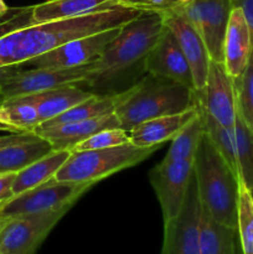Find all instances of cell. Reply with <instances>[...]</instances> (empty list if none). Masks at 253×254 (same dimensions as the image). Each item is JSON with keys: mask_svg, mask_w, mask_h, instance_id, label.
<instances>
[{"mask_svg": "<svg viewBox=\"0 0 253 254\" xmlns=\"http://www.w3.org/2000/svg\"><path fill=\"white\" fill-rule=\"evenodd\" d=\"M141 11L116 5L72 19L21 27L0 36V67L27 64L72 40L121 27Z\"/></svg>", "mask_w": 253, "mask_h": 254, "instance_id": "1", "label": "cell"}, {"mask_svg": "<svg viewBox=\"0 0 253 254\" xmlns=\"http://www.w3.org/2000/svg\"><path fill=\"white\" fill-rule=\"evenodd\" d=\"M163 29V16L155 11H141L133 20L122 25L79 87L104 88L121 79L136 64L144 67V60L158 41Z\"/></svg>", "mask_w": 253, "mask_h": 254, "instance_id": "2", "label": "cell"}, {"mask_svg": "<svg viewBox=\"0 0 253 254\" xmlns=\"http://www.w3.org/2000/svg\"><path fill=\"white\" fill-rule=\"evenodd\" d=\"M197 101L193 89L146 73L135 84L117 93L114 113L121 128L129 133L143 122L189 111L197 104Z\"/></svg>", "mask_w": 253, "mask_h": 254, "instance_id": "3", "label": "cell"}, {"mask_svg": "<svg viewBox=\"0 0 253 254\" xmlns=\"http://www.w3.org/2000/svg\"><path fill=\"white\" fill-rule=\"evenodd\" d=\"M193 174L201 205L218 223L237 228L240 179L206 133L193 158Z\"/></svg>", "mask_w": 253, "mask_h": 254, "instance_id": "4", "label": "cell"}, {"mask_svg": "<svg viewBox=\"0 0 253 254\" xmlns=\"http://www.w3.org/2000/svg\"><path fill=\"white\" fill-rule=\"evenodd\" d=\"M160 146L139 148L131 143L97 150L73 151L61 166L55 180L97 184L124 169L138 165Z\"/></svg>", "mask_w": 253, "mask_h": 254, "instance_id": "5", "label": "cell"}, {"mask_svg": "<svg viewBox=\"0 0 253 254\" xmlns=\"http://www.w3.org/2000/svg\"><path fill=\"white\" fill-rule=\"evenodd\" d=\"M93 185V183L57 181L52 178L47 183L12 196L10 200L1 203L0 221L72 207Z\"/></svg>", "mask_w": 253, "mask_h": 254, "instance_id": "6", "label": "cell"}, {"mask_svg": "<svg viewBox=\"0 0 253 254\" xmlns=\"http://www.w3.org/2000/svg\"><path fill=\"white\" fill-rule=\"evenodd\" d=\"M71 207L5 220L0 228V252L34 254Z\"/></svg>", "mask_w": 253, "mask_h": 254, "instance_id": "7", "label": "cell"}, {"mask_svg": "<svg viewBox=\"0 0 253 254\" xmlns=\"http://www.w3.org/2000/svg\"><path fill=\"white\" fill-rule=\"evenodd\" d=\"M94 61L77 67H35L32 69H21L10 77L0 89V101L40 93L59 87L79 84L93 69Z\"/></svg>", "mask_w": 253, "mask_h": 254, "instance_id": "8", "label": "cell"}, {"mask_svg": "<svg viewBox=\"0 0 253 254\" xmlns=\"http://www.w3.org/2000/svg\"><path fill=\"white\" fill-rule=\"evenodd\" d=\"M232 9V0H193L176 9L201 35L211 61L223 62V42Z\"/></svg>", "mask_w": 253, "mask_h": 254, "instance_id": "9", "label": "cell"}, {"mask_svg": "<svg viewBox=\"0 0 253 254\" xmlns=\"http://www.w3.org/2000/svg\"><path fill=\"white\" fill-rule=\"evenodd\" d=\"M200 216L201 201L195 174L192 173L180 213L164 223L161 254H201Z\"/></svg>", "mask_w": 253, "mask_h": 254, "instance_id": "10", "label": "cell"}, {"mask_svg": "<svg viewBox=\"0 0 253 254\" xmlns=\"http://www.w3.org/2000/svg\"><path fill=\"white\" fill-rule=\"evenodd\" d=\"M192 173L193 160H161L149 171V181L160 203L164 223L180 213Z\"/></svg>", "mask_w": 253, "mask_h": 254, "instance_id": "11", "label": "cell"}, {"mask_svg": "<svg viewBox=\"0 0 253 254\" xmlns=\"http://www.w3.org/2000/svg\"><path fill=\"white\" fill-rule=\"evenodd\" d=\"M196 93L208 116L223 127L233 128L237 117L236 86L223 62H210L205 87Z\"/></svg>", "mask_w": 253, "mask_h": 254, "instance_id": "12", "label": "cell"}, {"mask_svg": "<svg viewBox=\"0 0 253 254\" xmlns=\"http://www.w3.org/2000/svg\"><path fill=\"white\" fill-rule=\"evenodd\" d=\"M144 71L170 79L195 91L191 67L173 32L164 25L158 41L144 60Z\"/></svg>", "mask_w": 253, "mask_h": 254, "instance_id": "13", "label": "cell"}, {"mask_svg": "<svg viewBox=\"0 0 253 254\" xmlns=\"http://www.w3.org/2000/svg\"><path fill=\"white\" fill-rule=\"evenodd\" d=\"M121 27L97 32L89 36L72 40L52 51L30 60L27 64L34 67H77L96 61L107 45L118 34Z\"/></svg>", "mask_w": 253, "mask_h": 254, "instance_id": "14", "label": "cell"}, {"mask_svg": "<svg viewBox=\"0 0 253 254\" xmlns=\"http://www.w3.org/2000/svg\"><path fill=\"white\" fill-rule=\"evenodd\" d=\"M163 22L175 36L192 72L195 91H202L210 67V55L202 37L193 25L176 10L161 14Z\"/></svg>", "mask_w": 253, "mask_h": 254, "instance_id": "15", "label": "cell"}, {"mask_svg": "<svg viewBox=\"0 0 253 254\" xmlns=\"http://www.w3.org/2000/svg\"><path fill=\"white\" fill-rule=\"evenodd\" d=\"M253 35L243 11L233 6L223 42V64L233 79L240 78L250 61Z\"/></svg>", "mask_w": 253, "mask_h": 254, "instance_id": "16", "label": "cell"}, {"mask_svg": "<svg viewBox=\"0 0 253 254\" xmlns=\"http://www.w3.org/2000/svg\"><path fill=\"white\" fill-rule=\"evenodd\" d=\"M109 128H121V123L116 113L47 128L37 127L34 131L37 136L49 141L54 150L72 151V149L84 139L89 138L97 131Z\"/></svg>", "mask_w": 253, "mask_h": 254, "instance_id": "17", "label": "cell"}, {"mask_svg": "<svg viewBox=\"0 0 253 254\" xmlns=\"http://www.w3.org/2000/svg\"><path fill=\"white\" fill-rule=\"evenodd\" d=\"M198 98V97H197ZM198 109V101L193 108L183 113L159 117L138 124L129 131L130 143L139 148L161 146L168 140H173L176 134L190 122Z\"/></svg>", "mask_w": 253, "mask_h": 254, "instance_id": "18", "label": "cell"}, {"mask_svg": "<svg viewBox=\"0 0 253 254\" xmlns=\"http://www.w3.org/2000/svg\"><path fill=\"white\" fill-rule=\"evenodd\" d=\"M93 94L96 93L82 89L77 84H69V86L59 87V88L49 89L40 93L22 96V98L34 104L37 111L40 124H42L64 113L81 102L86 101Z\"/></svg>", "mask_w": 253, "mask_h": 254, "instance_id": "19", "label": "cell"}, {"mask_svg": "<svg viewBox=\"0 0 253 254\" xmlns=\"http://www.w3.org/2000/svg\"><path fill=\"white\" fill-rule=\"evenodd\" d=\"M201 254H242L237 228L221 225L201 205Z\"/></svg>", "mask_w": 253, "mask_h": 254, "instance_id": "20", "label": "cell"}, {"mask_svg": "<svg viewBox=\"0 0 253 254\" xmlns=\"http://www.w3.org/2000/svg\"><path fill=\"white\" fill-rule=\"evenodd\" d=\"M71 155L69 150H52L16 173L12 192L15 195L42 185L55 178L64 161Z\"/></svg>", "mask_w": 253, "mask_h": 254, "instance_id": "21", "label": "cell"}, {"mask_svg": "<svg viewBox=\"0 0 253 254\" xmlns=\"http://www.w3.org/2000/svg\"><path fill=\"white\" fill-rule=\"evenodd\" d=\"M197 94V93H196ZM206 133V111L198 99V109L188 124L171 140L163 160H193L200 141Z\"/></svg>", "mask_w": 253, "mask_h": 254, "instance_id": "22", "label": "cell"}, {"mask_svg": "<svg viewBox=\"0 0 253 254\" xmlns=\"http://www.w3.org/2000/svg\"><path fill=\"white\" fill-rule=\"evenodd\" d=\"M52 150L51 144L41 138L5 146L0 149V174L19 173Z\"/></svg>", "mask_w": 253, "mask_h": 254, "instance_id": "23", "label": "cell"}, {"mask_svg": "<svg viewBox=\"0 0 253 254\" xmlns=\"http://www.w3.org/2000/svg\"><path fill=\"white\" fill-rule=\"evenodd\" d=\"M117 106V93L114 94H93L86 101L81 102L77 106L72 107L64 113L40 124L39 127H55L61 124L74 123V122L88 121V119L97 118V117L107 116L114 113Z\"/></svg>", "mask_w": 253, "mask_h": 254, "instance_id": "24", "label": "cell"}, {"mask_svg": "<svg viewBox=\"0 0 253 254\" xmlns=\"http://www.w3.org/2000/svg\"><path fill=\"white\" fill-rule=\"evenodd\" d=\"M0 122L17 131H34L40 126L35 106L22 97L0 101Z\"/></svg>", "mask_w": 253, "mask_h": 254, "instance_id": "25", "label": "cell"}, {"mask_svg": "<svg viewBox=\"0 0 253 254\" xmlns=\"http://www.w3.org/2000/svg\"><path fill=\"white\" fill-rule=\"evenodd\" d=\"M233 131H235L240 179L251 191H253V133L238 113V109Z\"/></svg>", "mask_w": 253, "mask_h": 254, "instance_id": "26", "label": "cell"}, {"mask_svg": "<svg viewBox=\"0 0 253 254\" xmlns=\"http://www.w3.org/2000/svg\"><path fill=\"white\" fill-rule=\"evenodd\" d=\"M237 231L242 254H253V192L240 179Z\"/></svg>", "mask_w": 253, "mask_h": 254, "instance_id": "27", "label": "cell"}, {"mask_svg": "<svg viewBox=\"0 0 253 254\" xmlns=\"http://www.w3.org/2000/svg\"><path fill=\"white\" fill-rule=\"evenodd\" d=\"M206 134L211 139L215 148L218 153L222 155L226 163L230 165L233 173L240 179V171H238L237 151H236V139L233 128H227L222 124L218 123L216 119L206 113Z\"/></svg>", "mask_w": 253, "mask_h": 254, "instance_id": "28", "label": "cell"}, {"mask_svg": "<svg viewBox=\"0 0 253 254\" xmlns=\"http://www.w3.org/2000/svg\"><path fill=\"white\" fill-rule=\"evenodd\" d=\"M235 86L238 113L253 133V49L245 72L235 79Z\"/></svg>", "mask_w": 253, "mask_h": 254, "instance_id": "29", "label": "cell"}, {"mask_svg": "<svg viewBox=\"0 0 253 254\" xmlns=\"http://www.w3.org/2000/svg\"><path fill=\"white\" fill-rule=\"evenodd\" d=\"M130 143L129 133L122 128H109L97 131L96 134L91 135L89 138L84 139L79 144H77L71 153L73 151L83 150H97V149H107L113 146L123 145V144Z\"/></svg>", "mask_w": 253, "mask_h": 254, "instance_id": "30", "label": "cell"}, {"mask_svg": "<svg viewBox=\"0 0 253 254\" xmlns=\"http://www.w3.org/2000/svg\"><path fill=\"white\" fill-rule=\"evenodd\" d=\"M119 5L136 9L139 11H155L159 14L181 7L178 0H117Z\"/></svg>", "mask_w": 253, "mask_h": 254, "instance_id": "31", "label": "cell"}, {"mask_svg": "<svg viewBox=\"0 0 253 254\" xmlns=\"http://www.w3.org/2000/svg\"><path fill=\"white\" fill-rule=\"evenodd\" d=\"M40 136L35 134V131H21V133H9L7 135L0 136V149L5 148L7 145L17 143H24V141L36 140Z\"/></svg>", "mask_w": 253, "mask_h": 254, "instance_id": "32", "label": "cell"}, {"mask_svg": "<svg viewBox=\"0 0 253 254\" xmlns=\"http://www.w3.org/2000/svg\"><path fill=\"white\" fill-rule=\"evenodd\" d=\"M15 176H16V173L0 174V205L14 196L12 185H14Z\"/></svg>", "mask_w": 253, "mask_h": 254, "instance_id": "33", "label": "cell"}, {"mask_svg": "<svg viewBox=\"0 0 253 254\" xmlns=\"http://www.w3.org/2000/svg\"><path fill=\"white\" fill-rule=\"evenodd\" d=\"M233 6L240 7L243 11L246 20L248 22L251 32L253 35V0H232Z\"/></svg>", "mask_w": 253, "mask_h": 254, "instance_id": "34", "label": "cell"}, {"mask_svg": "<svg viewBox=\"0 0 253 254\" xmlns=\"http://www.w3.org/2000/svg\"><path fill=\"white\" fill-rule=\"evenodd\" d=\"M21 64H14V66H2L0 67V89H1L2 84L5 83V81L12 77L14 74H16L17 72L21 71Z\"/></svg>", "mask_w": 253, "mask_h": 254, "instance_id": "35", "label": "cell"}, {"mask_svg": "<svg viewBox=\"0 0 253 254\" xmlns=\"http://www.w3.org/2000/svg\"><path fill=\"white\" fill-rule=\"evenodd\" d=\"M0 131H6V133H21V131H17L15 128H12V127L7 126V124L5 123H1V122H0Z\"/></svg>", "mask_w": 253, "mask_h": 254, "instance_id": "36", "label": "cell"}, {"mask_svg": "<svg viewBox=\"0 0 253 254\" xmlns=\"http://www.w3.org/2000/svg\"><path fill=\"white\" fill-rule=\"evenodd\" d=\"M9 6H7L6 4H5L4 0H0V19H1L2 16H5V15L7 14V11H9Z\"/></svg>", "mask_w": 253, "mask_h": 254, "instance_id": "37", "label": "cell"}, {"mask_svg": "<svg viewBox=\"0 0 253 254\" xmlns=\"http://www.w3.org/2000/svg\"><path fill=\"white\" fill-rule=\"evenodd\" d=\"M2 222H4V221H0V228H1V226H2Z\"/></svg>", "mask_w": 253, "mask_h": 254, "instance_id": "38", "label": "cell"}, {"mask_svg": "<svg viewBox=\"0 0 253 254\" xmlns=\"http://www.w3.org/2000/svg\"><path fill=\"white\" fill-rule=\"evenodd\" d=\"M0 254H6V253H1V252H0Z\"/></svg>", "mask_w": 253, "mask_h": 254, "instance_id": "39", "label": "cell"}, {"mask_svg": "<svg viewBox=\"0 0 253 254\" xmlns=\"http://www.w3.org/2000/svg\"><path fill=\"white\" fill-rule=\"evenodd\" d=\"M252 192H253V191H252Z\"/></svg>", "mask_w": 253, "mask_h": 254, "instance_id": "40", "label": "cell"}]
</instances>
